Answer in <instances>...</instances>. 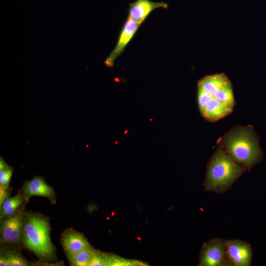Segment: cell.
Instances as JSON below:
<instances>
[{"instance_id": "6da1fadb", "label": "cell", "mask_w": 266, "mask_h": 266, "mask_svg": "<svg viewBox=\"0 0 266 266\" xmlns=\"http://www.w3.org/2000/svg\"><path fill=\"white\" fill-rule=\"evenodd\" d=\"M230 157L237 163L251 169L263 158L259 137L253 127L236 126L218 140Z\"/></svg>"}, {"instance_id": "7a4b0ae2", "label": "cell", "mask_w": 266, "mask_h": 266, "mask_svg": "<svg viewBox=\"0 0 266 266\" xmlns=\"http://www.w3.org/2000/svg\"><path fill=\"white\" fill-rule=\"evenodd\" d=\"M247 169L233 161L219 145L210 159L203 186L204 189L217 193L228 190Z\"/></svg>"}, {"instance_id": "3957f363", "label": "cell", "mask_w": 266, "mask_h": 266, "mask_svg": "<svg viewBox=\"0 0 266 266\" xmlns=\"http://www.w3.org/2000/svg\"><path fill=\"white\" fill-rule=\"evenodd\" d=\"M50 230L49 221L45 217L37 213H26L22 241L26 248L44 260L52 259L55 256Z\"/></svg>"}, {"instance_id": "277c9868", "label": "cell", "mask_w": 266, "mask_h": 266, "mask_svg": "<svg viewBox=\"0 0 266 266\" xmlns=\"http://www.w3.org/2000/svg\"><path fill=\"white\" fill-rule=\"evenodd\" d=\"M225 240L215 238L204 243L200 252L199 266H232L226 250Z\"/></svg>"}, {"instance_id": "5b68a950", "label": "cell", "mask_w": 266, "mask_h": 266, "mask_svg": "<svg viewBox=\"0 0 266 266\" xmlns=\"http://www.w3.org/2000/svg\"><path fill=\"white\" fill-rule=\"evenodd\" d=\"M198 100L200 112L207 121L215 122L232 113L233 109L212 97L208 93L198 87Z\"/></svg>"}, {"instance_id": "8992f818", "label": "cell", "mask_w": 266, "mask_h": 266, "mask_svg": "<svg viewBox=\"0 0 266 266\" xmlns=\"http://www.w3.org/2000/svg\"><path fill=\"white\" fill-rule=\"evenodd\" d=\"M25 214L26 212L19 210L12 215L2 219L0 236L2 242L16 246L22 241Z\"/></svg>"}, {"instance_id": "52a82bcc", "label": "cell", "mask_w": 266, "mask_h": 266, "mask_svg": "<svg viewBox=\"0 0 266 266\" xmlns=\"http://www.w3.org/2000/svg\"><path fill=\"white\" fill-rule=\"evenodd\" d=\"M226 253L233 266H249L252 257V250L246 242L235 239L225 240Z\"/></svg>"}, {"instance_id": "ba28073f", "label": "cell", "mask_w": 266, "mask_h": 266, "mask_svg": "<svg viewBox=\"0 0 266 266\" xmlns=\"http://www.w3.org/2000/svg\"><path fill=\"white\" fill-rule=\"evenodd\" d=\"M140 24L127 17L120 31L117 44L110 55L104 61L105 65L112 67L116 59L124 52L137 32Z\"/></svg>"}, {"instance_id": "9c48e42d", "label": "cell", "mask_w": 266, "mask_h": 266, "mask_svg": "<svg viewBox=\"0 0 266 266\" xmlns=\"http://www.w3.org/2000/svg\"><path fill=\"white\" fill-rule=\"evenodd\" d=\"M22 188L25 200L28 201L32 196H39L47 198L53 204L56 201L54 189L41 176H34L29 181H25Z\"/></svg>"}, {"instance_id": "30bf717a", "label": "cell", "mask_w": 266, "mask_h": 266, "mask_svg": "<svg viewBox=\"0 0 266 266\" xmlns=\"http://www.w3.org/2000/svg\"><path fill=\"white\" fill-rule=\"evenodd\" d=\"M165 2H155L150 0H136L129 4L128 17L141 24L154 10L158 8H167Z\"/></svg>"}, {"instance_id": "8fae6325", "label": "cell", "mask_w": 266, "mask_h": 266, "mask_svg": "<svg viewBox=\"0 0 266 266\" xmlns=\"http://www.w3.org/2000/svg\"><path fill=\"white\" fill-rule=\"evenodd\" d=\"M61 242L67 256L92 247L81 233L72 229L62 234Z\"/></svg>"}, {"instance_id": "7c38bea8", "label": "cell", "mask_w": 266, "mask_h": 266, "mask_svg": "<svg viewBox=\"0 0 266 266\" xmlns=\"http://www.w3.org/2000/svg\"><path fill=\"white\" fill-rule=\"evenodd\" d=\"M229 82L230 80L225 74H215L205 76L199 80L198 87H200L209 94L212 95Z\"/></svg>"}, {"instance_id": "4fadbf2b", "label": "cell", "mask_w": 266, "mask_h": 266, "mask_svg": "<svg viewBox=\"0 0 266 266\" xmlns=\"http://www.w3.org/2000/svg\"><path fill=\"white\" fill-rule=\"evenodd\" d=\"M24 201H26L23 194L18 193L15 196L6 198L0 206V218L8 217L20 207Z\"/></svg>"}, {"instance_id": "5bb4252c", "label": "cell", "mask_w": 266, "mask_h": 266, "mask_svg": "<svg viewBox=\"0 0 266 266\" xmlns=\"http://www.w3.org/2000/svg\"><path fill=\"white\" fill-rule=\"evenodd\" d=\"M96 250L91 247L67 256L70 264L75 266H88Z\"/></svg>"}, {"instance_id": "9a60e30c", "label": "cell", "mask_w": 266, "mask_h": 266, "mask_svg": "<svg viewBox=\"0 0 266 266\" xmlns=\"http://www.w3.org/2000/svg\"><path fill=\"white\" fill-rule=\"evenodd\" d=\"M13 167L7 164L4 159L0 158V186L8 188L11 178L13 172Z\"/></svg>"}, {"instance_id": "2e32d148", "label": "cell", "mask_w": 266, "mask_h": 266, "mask_svg": "<svg viewBox=\"0 0 266 266\" xmlns=\"http://www.w3.org/2000/svg\"><path fill=\"white\" fill-rule=\"evenodd\" d=\"M1 253L6 258L10 266H27L29 265L28 261L17 252L4 250Z\"/></svg>"}, {"instance_id": "e0dca14e", "label": "cell", "mask_w": 266, "mask_h": 266, "mask_svg": "<svg viewBox=\"0 0 266 266\" xmlns=\"http://www.w3.org/2000/svg\"><path fill=\"white\" fill-rule=\"evenodd\" d=\"M107 254L99 252L96 250L88 266H106Z\"/></svg>"}, {"instance_id": "ac0fdd59", "label": "cell", "mask_w": 266, "mask_h": 266, "mask_svg": "<svg viewBox=\"0 0 266 266\" xmlns=\"http://www.w3.org/2000/svg\"><path fill=\"white\" fill-rule=\"evenodd\" d=\"M8 188H4L0 186V205L8 198Z\"/></svg>"}, {"instance_id": "d6986e66", "label": "cell", "mask_w": 266, "mask_h": 266, "mask_svg": "<svg viewBox=\"0 0 266 266\" xmlns=\"http://www.w3.org/2000/svg\"><path fill=\"white\" fill-rule=\"evenodd\" d=\"M0 266H10V264L6 259V258L4 256V255L0 253Z\"/></svg>"}]
</instances>
